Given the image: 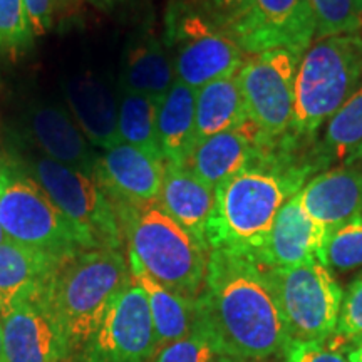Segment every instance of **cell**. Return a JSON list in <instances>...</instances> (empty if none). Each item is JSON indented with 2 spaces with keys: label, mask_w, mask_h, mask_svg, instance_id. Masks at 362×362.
Segmentation results:
<instances>
[{
  "label": "cell",
  "mask_w": 362,
  "mask_h": 362,
  "mask_svg": "<svg viewBox=\"0 0 362 362\" xmlns=\"http://www.w3.org/2000/svg\"><path fill=\"white\" fill-rule=\"evenodd\" d=\"M197 325L225 356L265 361L282 354L288 339L267 270L247 252L215 248L208 253Z\"/></svg>",
  "instance_id": "6da1fadb"
},
{
  "label": "cell",
  "mask_w": 362,
  "mask_h": 362,
  "mask_svg": "<svg viewBox=\"0 0 362 362\" xmlns=\"http://www.w3.org/2000/svg\"><path fill=\"white\" fill-rule=\"evenodd\" d=\"M312 168L292 165L275 151L215 188V211L206 230L208 252L215 248L255 255L280 208L300 192Z\"/></svg>",
  "instance_id": "7a4b0ae2"
},
{
  "label": "cell",
  "mask_w": 362,
  "mask_h": 362,
  "mask_svg": "<svg viewBox=\"0 0 362 362\" xmlns=\"http://www.w3.org/2000/svg\"><path fill=\"white\" fill-rule=\"evenodd\" d=\"M133 280L121 250L83 248L59 262L42 297L78 354L103 324L115 298Z\"/></svg>",
  "instance_id": "3957f363"
},
{
  "label": "cell",
  "mask_w": 362,
  "mask_h": 362,
  "mask_svg": "<svg viewBox=\"0 0 362 362\" xmlns=\"http://www.w3.org/2000/svg\"><path fill=\"white\" fill-rule=\"evenodd\" d=\"M128 260L180 296L197 300L205 284L208 248L163 210L160 202L112 203Z\"/></svg>",
  "instance_id": "277c9868"
},
{
  "label": "cell",
  "mask_w": 362,
  "mask_h": 362,
  "mask_svg": "<svg viewBox=\"0 0 362 362\" xmlns=\"http://www.w3.org/2000/svg\"><path fill=\"white\" fill-rule=\"evenodd\" d=\"M362 84V35L315 39L300 59L288 141L314 138Z\"/></svg>",
  "instance_id": "5b68a950"
},
{
  "label": "cell",
  "mask_w": 362,
  "mask_h": 362,
  "mask_svg": "<svg viewBox=\"0 0 362 362\" xmlns=\"http://www.w3.org/2000/svg\"><path fill=\"white\" fill-rule=\"evenodd\" d=\"M165 42L173 62L176 81L200 89L211 81L232 76L247 54L210 6L176 0L166 12Z\"/></svg>",
  "instance_id": "8992f818"
},
{
  "label": "cell",
  "mask_w": 362,
  "mask_h": 362,
  "mask_svg": "<svg viewBox=\"0 0 362 362\" xmlns=\"http://www.w3.org/2000/svg\"><path fill=\"white\" fill-rule=\"evenodd\" d=\"M0 223L11 242L66 257L86 247L33 176L12 161L0 160Z\"/></svg>",
  "instance_id": "52a82bcc"
},
{
  "label": "cell",
  "mask_w": 362,
  "mask_h": 362,
  "mask_svg": "<svg viewBox=\"0 0 362 362\" xmlns=\"http://www.w3.org/2000/svg\"><path fill=\"white\" fill-rule=\"evenodd\" d=\"M265 270L291 341H327L336 334L344 292L327 265L310 260Z\"/></svg>",
  "instance_id": "ba28073f"
},
{
  "label": "cell",
  "mask_w": 362,
  "mask_h": 362,
  "mask_svg": "<svg viewBox=\"0 0 362 362\" xmlns=\"http://www.w3.org/2000/svg\"><path fill=\"white\" fill-rule=\"evenodd\" d=\"M25 171L74 225L86 247L121 250L124 237L115 206L96 178L49 156H34Z\"/></svg>",
  "instance_id": "9c48e42d"
},
{
  "label": "cell",
  "mask_w": 362,
  "mask_h": 362,
  "mask_svg": "<svg viewBox=\"0 0 362 362\" xmlns=\"http://www.w3.org/2000/svg\"><path fill=\"white\" fill-rule=\"evenodd\" d=\"M300 59L287 49H272L247 56L237 71L248 119L272 141H288Z\"/></svg>",
  "instance_id": "30bf717a"
},
{
  "label": "cell",
  "mask_w": 362,
  "mask_h": 362,
  "mask_svg": "<svg viewBox=\"0 0 362 362\" xmlns=\"http://www.w3.org/2000/svg\"><path fill=\"white\" fill-rule=\"evenodd\" d=\"M158 352L146 293L134 279L117 293L103 324L81 349V362H149Z\"/></svg>",
  "instance_id": "8fae6325"
},
{
  "label": "cell",
  "mask_w": 362,
  "mask_h": 362,
  "mask_svg": "<svg viewBox=\"0 0 362 362\" xmlns=\"http://www.w3.org/2000/svg\"><path fill=\"white\" fill-rule=\"evenodd\" d=\"M233 37L247 56L287 49L304 56L315 39L309 0H250Z\"/></svg>",
  "instance_id": "7c38bea8"
},
{
  "label": "cell",
  "mask_w": 362,
  "mask_h": 362,
  "mask_svg": "<svg viewBox=\"0 0 362 362\" xmlns=\"http://www.w3.org/2000/svg\"><path fill=\"white\" fill-rule=\"evenodd\" d=\"M6 362H62L71 356L56 317L42 298L25 300L0 315Z\"/></svg>",
  "instance_id": "4fadbf2b"
},
{
  "label": "cell",
  "mask_w": 362,
  "mask_h": 362,
  "mask_svg": "<svg viewBox=\"0 0 362 362\" xmlns=\"http://www.w3.org/2000/svg\"><path fill=\"white\" fill-rule=\"evenodd\" d=\"M275 146L277 141H272L248 123L243 128L225 131L194 144L185 168L215 189L240 171L274 155Z\"/></svg>",
  "instance_id": "5bb4252c"
},
{
  "label": "cell",
  "mask_w": 362,
  "mask_h": 362,
  "mask_svg": "<svg viewBox=\"0 0 362 362\" xmlns=\"http://www.w3.org/2000/svg\"><path fill=\"white\" fill-rule=\"evenodd\" d=\"M330 232L302 206L298 193L280 208L255 260L265 269H287L322 259Z\"/></svg>",
  "instance_id": "9a60e30c"
},
{
  "label": "cell",
  "mask_w": 362,
  "mask_h": 362,
  "mask_svg": "<svg viewBox=\"0 0 362 362\" xmlns=\"http://www.w3.org/2000/svg\"><path fill=\"white\" fill-rule=\"evenodd\" d=\"M165 160L131 144L119 143L98 156L94 178L111 203H146L158 200Z\"/></svg>",
  "instance_id": "2e32d148"
},
{
  "label": "cell",
  "mask_w": 362,
  "mask_h": 362,
  "mask_svg": "<svg viewBox=\"0 0 362 362\" xmlns=\"http://www.w3.org/2000/svg\"><path fill=\"white\" fill-rule=\"evenodd\" d=\"M302 206L329 232L362 215V170L336 166L317 173L298 192Z\"/></svg>",
  "instance_id": "e0dca14e"
},
{
  "label": "cell",
  "mask_w": 362,
  "mask_h": 362,
  "mask_svg": "<svg viewBox=\"0 0 362 362\" xmlns=\"http://www.w3.org/2000/svg\"><path fill=\"white\" fill-rule=\"evenodd\" d=\"M29 133L44 155L94 178L98 156L74 117L59 106L37 104L29 112Z\"/></svg>",
  "instance_id": "ac0fdd59"
},
{
  "label": "cell",
  "mask_w": 362,
  "mask_h": 362,
  "mask_svg": "<svg viewBox=\"0 0 362 362\" xmlns=\"http://www.w3.org/2000/svg\"><path fill=\"white\" fill-rule=\"evenodd\" d=\"M64 93L76 124L93 146L104 151L123 143L117 129V96L103 79L76 76L67 81Z\"/></svg>",
  "instance_id": "d6986e66"
},
{
  "label": "cell",
  "mask_w": 362,
  "mask_h": 362,
  "mask_svg": "<svg viewBox=\"0 0 362 362\" xmlns=\"http://www.w3.org/2000/svg\"><path fill=\"white\" fill-rule=\"evenodd\" d=\"M64 257L7 240L0 245V315L13 305L40 298Z\"/></svg>",
  "instance_id": "ffe728a7"
},
{
  "label": "cell",
  "mask_w": 362,
  "mask_h": 362,
  "mask_svg": "<svg viewBox=\"0 0 362 362\" xmlns=\"http://www.w3.org/2000/svg\"><path fill=\"white\" fill-rule=\"evenodd\" d=\"M158 202L171 218L206 247V230L216 203L214 188L185 166L165 161Z\"/></svg>",
  "instance_id": "44dd1931"
},
{
  "label": "cell",
  "mask_w": 362,
  "mask_h": 362,
  "mask_svg": "<svg viewBox=\"0 0 362 362\" xmlns=\"http://www.w3.org/2000/svg\"><path fill=\"white\" fill-rule=\"evenodd\" d=\"M197 89L175 81L168 93L158 101L156 131L163 160L185 166L197 144L194 121Z\"/></svg>",
  "instance_id": "7402d4cb"
},
{
  "label": "cell",
  "mask_w": 362,
  "mask_h": 362,
  "mask_svg": "<svg viewBox=\"0 0 362 362\" xmlns=\"http://www.w3.org/2000/svg\"><path fill=\"white\" fill-rule=\"evenodd\" d=\"M173 62L165 42L153 34L139 35L126 47L119 89L160 99L175 84Z\"/></svg>",
  "instance_id": "603a6c76"
},
{
  "label": "cell",
  "mask_w": 362,
  "mask_h": 362,
  "mask_svg": "<svg viewBox=\"0 0 362 362\" xmlns=\"http://www.w3.org/2000/svg\"><path fill=\"white\" fill-rule=\"evenodd\" d=\"M194 121H197V143L225 131L243 128L250 123L237 72L211 81L197 89Z\"/></svg>",
  "instance_id": "cb8c5ba5"
},
{
  "label": "cell",
  "mask_w": 362,
  "mask_h": 362,
  "mask_svg": "<svg viewBox=\"0 0 362 362\" xmlns=\"http://www.w3.org/2000/svg\"><path fill=\"white\" fill-rule=\"evenodd\" d=\"M129 270L134 282L146 293L153 325H155L158 351L178 339L188 336L197 322V304L192 298L165 287L151 279L141 267L129 262Z\"/></svg>",
  "instance_id": "d4e9b609"
},
{
  "label": "cell",
  "mask_w": 362,
  "mask_h": 362,
  "mask_svg": "<svg viewBox=\"0 0 362 362\" xmlns=\"http://www.w3.org/2000/svg\"><path fill=\"white\" fill-rule=\"evenodd\" d=\"M362 143V84L342 104L324 129L312 168L330 170L346 163Z\"/></svg>",
  "instance_id": "484cf974"
},
{
  "label": "cell",
  "mask_w": 362,
  "mask_h": 362,
  "mask_svg": "<svg viewBox=\"0 0 362 362\" xmlns=\"http://www.w3.org/2000/svg\"><path fill=\"white\" fill-rule=\"evenodd\" d=\"M158 99L133 90H117V129L121 141L161 158L156 131Z\"/></svg>",
  "instance_id": "4316f807"
},
{
  "label": "cell",
  "mask_w": 362,
  "mask_h": 362,
  "mask_svg": "<svg viewBox=\"0 0 362 362\" xmlns=\"http://www.w3.org/2000/svg\"><path fill=\"white\" fill-rule=\"evenodd\" d=\"M309 6L315 39L362 30V0H309Z\"/></svg>",
  "instance_id": "83f0119b"
},
{
  "label": "cell",
  "mask_w": 362,
  "mask_h": 362,
  "mask_svg": "<svg viewBox=\"0 0 362 362\" xmlns=\"http://www.w3.org/2000/svg\"><path fill=\"white\" fill-rule=\"evenodd\" d=\"M24 0H0V57H17L34 44Z\"/></svg>",
  "instance_id": "f1b7e54d"
},
{
  "label": "cell",
  "mask_w": 362,
  "mask_h": 362,
  "mask_svg": "<svg viewBox=\"0 0 362 362\" xmlns=\"http://www.w3.org/2000/svg\"><path fill=\"white\" fill-rule=\"evenodd\" d=\"M320 262L341 272L362 265V215L330 232Z\"/></svg>",
  "instance_id": "f546056e"
},
{
  "label": "cell",
  "mask_w": 362,
  "mask_h": 362,
  "mask_svg": "<svg viewBox=\"0 0 362 362\" xmlns=\"http://www.w3.org/2000/svg\"><path fill=\"white\" fill-rule=\"evenodd\" d=\"M221 356L211 337L194 322L188 336L161 347L153 362H215Z\"/></svg>",
  "instance_id": "4dcf8cb0"
},
{
  "label": "cell",
  "mask_w": 362,
  "mask_h": 362,
  "mask_svg": "<svg viewBox=\"0 0 362 362\" xmlns=\"http://www.w3.org/2000/svg\"><path fill=\"white\" fill-rule=\"evenodd\" d=\"M336 336L346 341H362V274L344 293Z\"/></svg>",
  "instance_id": "1f68e13d"
},
{
  "label": "cell",
  "mask_w": 362,
  "mask_h": 362,
  "mask_svg": "<svg viewBox=\"0 0 362 362\" xmlns=\"http://www.w3.org/2000/svg\"><path fill=\"white\" fill-rule=\"evenodd\" d=\"M282 354L285 362H349L347 356L325 341H288Z\"/></svg>",
  "instance_id": "d6a6232c"
},
{
  "label": "cell",
  "mask_w": 362,
  "mask_h": 362,
  "mask_svg": "<svg viewBox=\"0 0 362 362\" xmlns=\"http://www.w3.org/2000/svg\"><path fill=\"white\" fill-rule=\"evenodd\" d=\"M24 2L34 35H44L52 29L66 0H24Z\"/></svg>",
  "instance_id": "836d02e7"
},
{
  "label": "cell",
  "mask_w": 362,
  "mask_h": 362,
  "mask_svg": "<svg viewBox=\"0 0 362 362\" xmlns=\"http://www.w3.org/2000/svg\"><path fill=\"white\" fill-rule=\"evenodd\" d=\"M211 12L216 17V21L233 34V30L242 24L250 8V0H208Z\"/></svg>",
  "instance_id": "e575fe53"
},
{
  "label": "cell",
  "mask_w": 362,
  "mask_h": 362,
  "mask_svg": "<svg viewBox=\"0 0 362 362\" xmlns=\"http://www.w3.org/2000/svg\"><path fill=\"white\" fill-rule=\"evenodd\" d=\"M344 165H346V166H354V168L362 170V143L359 144V148H357L356 151L352 153L349 158H347Z\"/></svg>",
  "instance_id": "d590c367"
},
{
  "label": "cell",
  "mask_w": 362,
  "mask_h": 362,
  "mask_svg": "<svg viewBox=\"0 0 362 362\" xmlns=\"http://www.w3.org/2000/svg\"><path fill=\"white\" fill-rule=\"evenodd\" d=\"M89 2L98 8H101V11H111V8L119 6V4H124L126 0H89Z\"/></svg>",
  "instance_id": "8d00e7d4"
},
{
  "label": "cell",
  "mask_w": 362,
  "mask_h": 362,
  "mask_svg": "<svg viewBox=\"0 0 362 362\" xmlns=\"http://www.w3.org/2000/svg\"><path fill=\"white\" fill-rule=\"evenodd\" d=\"M349 362H362V341L354 342V349L347 354Z\"/></svg>",
  "instance_id": "74e56055"
},
{
  "label": "cell",
  "mask_w": 362,
  "mask_h": 362,
  "mask_svg": "<svg viewBox=\"0 0 362 362\" xmlns=\"http://www.w3.org/2000/svg\"><path fill=\"white\" fill-rule=\"evenodd\" d=\"M0 362H6V352H4V336H2V324H0Z\"/></svg>",
  "instance_id": "f35d334b"
},
{
  "label": "cell",
  "mask_w": 362,
  "mask_h": 362,
  "mask_svg": "<svg viewBox=\"0 0 362 362\" xmlns=\"http://www.w3.org/2000/svg\"><path fill=\"white\" fill-rule=\"evenodd\" d=\"M215 362H243V361L237 359V357H232V356H225V354H221V356H218V359H216Z\"/></svg>",
  "instance_id": "ab89813d"
},
{
  "label": "cell",
  "mask_w": 362,
  "mask_h": 362,
  "mask_svg": "<svg viewBox=\"0 0 362 362\" xmlns=\"http://www.w3.org/2000/svg\"><path fill=\"white\" fill-rule=\"evenodd\" d=\"M7 235H6V232H4V228H2V223H0V245H2V243H6L7 242Z\"/></svg>",
  "instance_id": "60d3db41"
}]
</instances>
